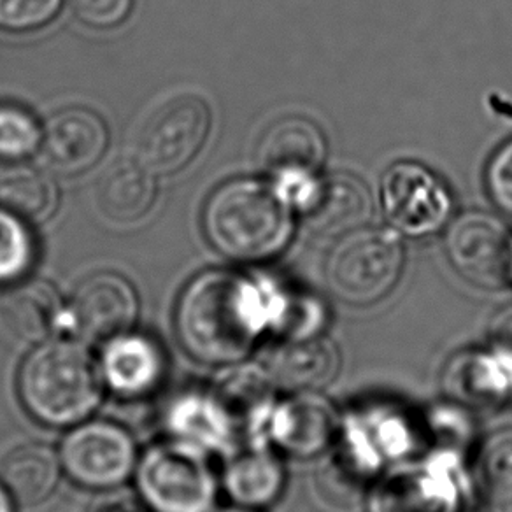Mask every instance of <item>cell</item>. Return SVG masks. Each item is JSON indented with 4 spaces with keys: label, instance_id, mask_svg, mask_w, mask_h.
Segmentation results:
<instances>
[{
    "label": "cell",
    "instance_id": "cell-1",
    "mask_svg": "<svg viewBox=\"0 0 512 512\" xmlns=\"http://www.w3.org/2000/svg\"><path fill=\"white\" fill-rule=\"evenodd\" d=\"M281 297L251 279L209 271L190 281L176 306V332L195 360L209 365L241 362L265 328L274 325Z\"/></svg>",
    "mask_w": 512,
    "mask_h": 512
},
{
    "label": "cell",
    "instance_id": "cell-2",
    "mask_svg": "<svg viewBox=\"0 0 512 512\" xmlns=\"http://www.w3.org/2000/svg\"><path fill=\"white\" fill-rule=\"evenodd\" d=\"M292 207L276 185L234 179L207 200L204 232L221 255L262 262L279 255L292 239Z\"/></svg>",
    "mask_w": 512,
    "mask_h": 512
},
{
    "label": "cell",
    "instance_id": "cell-3",
    "mask_svg": "<svg viewBox=\"0 0 512 512\" xmlns=\"http://www.w3.org/2000/svg\"><path fill=\"white\" fill-rule=\"evenodd\" d=\"M18 392L34 420L69 427L86 420L99 406L102 374L78 342L44 341L22 363Z\"/></svg>",
    "mask_w": 512,
    "mask_h": 512
},
{
    "label": "cell",
    "instance_id": "cell-4",
    "mask_svg": "<svg viewBox=\"0 0 512 512\" xmlns=\"http://www.w3.org/2000/svg\"><path fill=\"white\" fill-rule=\"evenodd\" d=\"M136 479L153 512H211L218 497L206 451L178 439L151 446L137 462Z\"/></svg>",
    "mask_w": 512,
    "mask_h": 512
},
{
    "label": "cell",
    "instance_id": "cell-5",
    "mask_svg": "<svg viewBox=\"0 0 512 512\" xmlns=\"http://www.w3.org/2000/svg\"><path fill=\"white\" fill-rule=\"evenodd\" d=\"M402 271L404 249L397 235L383 228H358L335 244L325 276L337 299L369 306L392 292Z\"/></svg>",
    "mask_w": 512,
    "mask_h": 512
},
{
    "label": "cell",
    "instance_id": "cell-6",
    "mask_svg": "<svg viewBox=\"0 0 512 512\" xmlns=\"http://www.w3.org/2000/svg\"><path fill=\"white\" fill-rule=\"evenodd\" d=\"M211 109L197 95H178L155 107L136 136V158L155 176L185 169L206 144Z\"/></svg>",
    "mask_w": 512,
    "mask_h": 512
},
{
    "label": "cell",
    "instance_id": "cell-7",
    "mask_svg": "<svg viewBox=\"0 0 512 512\" xmlns=\"http://www.w3.org/2000/svg\"><path fill=\"white\" fill-rule=\"evenodd\" d=\"M60 460L72 481L92 490H109L125 483L136 469V444L118 425L90 421L65 437Z\"/></svg>",
    "mask_w": 512,
    "mask_h": 512
},
{
    "label": "cell",
    "instance_id": "cell-8",
    "mask_svg": "<svg viewBox=\"0 0 512 512\" xmlns=\"http://www.w3.org/2000/svg\"><path fill=\"white\" fill-rule=\"evenodd\" d=\"M381 202L393 227L409 237H425L441 230L453 209L446 185L416 162H400L384 172Z\"/></svg>",
    "mask_w": 512,
    "mask_h": 512
},
{
    "label": "cell",
    "instance_id": "cell-9",
    "mask_svg": "<svg viewBox=\"0 0 512 512\" xmlns=\"http://www.w3.org/2000/svg\"><path fill=\"white\" fill-rule=\"evenodd\" d=\"M446 253L456 272L479 288H502L512 281V235L486 213H465L446 234Z\"/></svg>",
    "mask_w": 512,
    "mask_h": 512
},
{
    "label": "cell",
    "instance_id": "cell-10",
    "mask_svg": "<svg viewBox=\"0 0 512 512\" xmlns=\"http://www.w3.org/2000/svg\"><path fill=\"white\" fill-rule=\"evenodd\" d=\"M258 164L292 204L327 158V141L313 121L288 116L265 132L258 146Z\"/></svg>",
    "mask_w": 512,
    "mask_h": 512
},
{
    "label": "cell",
    "instance_id": "cell-11",
    "mask_svg": "<svg viewBox=\"0 0 512 512\" xmlns=\"http://www.w3.org/2000/svg\"><path fill=\"white\" fill-rule=\"evenodd\" d=\"M232 442L258 444L274 411V381L264 367L235 365L216 376L207 390Z\"/></svg>",
    "mask_w": 512,
    "mask_h": 512
},
{
    "label": "cell",
    "instance_id": "cell-12",
    "mask_svg": "<svg viewBox=\"0 0 512 512\" xmlns=\"http://www.w3.org/2000/svg\"><path fill=\"white\" fill-rule=\"evenodd\" d=\"M67 318L86 341H109L130 332L137 318L136 290L113 272L86 278L72 295Z\"/></svg>",
    "mask_w": 512,
    "mask_h": 512
},
{
    "label": "cell",
    "instance_id": "cell-13",
    "mask_svg": "<svg viewBox=\"0 0 512 512\" xmlns=\"http://www.w3.org/2000/svg\"><path fill=\"white\" fill-rule=\"evenodd\" d=\"M293 206L306 227L321 237H342L362 228L372 213L367 186L349 174L313 178Z\"/></svg>",
    "mask_w": 512,
    "mask_h": 512
},
{
    "label": "cell",
    "instance_id": "cell-14",
    "mask_svg": "<svg viewBox=\"0 0 512 512\" xmlns=\"http://www.w3.org/2000/svg\"><path fill=\"white\" fill-rule=\"evenodd\" d=\"M109 132L99 114L72 107L55 114L43 130L41 155L51 171L78 176L92 169L106 153Z\"/></svg>",
    "mask_w": 512,
    "mask_h": 512
},
{
    "label": "cell",
    "instance_id": "cell-15",
    "mask_svg": "<svg viewBox=\"0 0 512 512\" xmlns=\"http://www.w3.org/2000/svg\"><path fill=\"white\" fill-rule=\"evenodd\" d=\"M100 374L111 392L125 399L150 395L162 383L165 355L157 341L143 334L116 335L106 342Z\"/></svg>",
    "mask_w": 512,
    "mask_h": 512
},
{
    "label": "cell",
    "instance_id": "cell-16",
    "mask_svg": "<svg viewBox=\"0 0 512 512\" xmlns=\"http://www.w3.org/2000/svg\"><path fill=\"white\" fill-rule=\"evenodd\" d=\"M269 432L279 448L300 458L320 455L334 442L337 416L330 402L299 392L272 411Z\"/></svg>",
    "mask_w": 512,
    "mask_h": 512
},
{
    "label": "cell",
    "instance_id": "cell-17",
    "mask_svg": "<svg viewBox=\"0 0 512 512\" xmlns=\"http://www.w3.org/2000/svg\"><path fill=\"white\" fill-rule=\"evenodd\" d=\"M265 370L274 384L295 392H313L334 379L339 353L323 335L286 339L269 351Z\"/></svg>",
    "mask_w": 512,
    "mask_h": 512
},
{
    "label": "cell",
    "instance_id": "cell-18",
    "mask_svg": "<svg viewBox=\"0 0 512 512\" xmlns=\"http://www.w3.org/2000/svg\"><path fill=\"white\" fill-rule=\"evenodd\" d=\"M157 197L155 174L137 158H118L100 172L95 200L100 213L116 223H134L150 213Z\"/></svg>",
    "mask_w": 512,
    "mask_h": 512
},
{
    "label": "cell",
    "instance_id": "cell-19",
    "mask_svg": "<svg viewBox=\"0 0 512 512\" xmlns=\"http://www.w3.org/2000/svg\"><path fill=\"white\" fill-rule=\"evenodd\" d=\"M64 320L58 293L44 281L13 286L0 299V323L20 341H48Z\"/></svg>",
    "mask_w": 512,
    "mask_h": 512
},
{
    "label": "cell",
    "instance_id": "cell-20",
    "mask_svg": "<svg viewBox=\"0 0 512 512\" xmlns=\"http://www.w3.org/2000/svg\"><path fill=\"white\" fill-rule=\"evenodd\" d=\"M376 467L377 458L372 455L365 437L362 442L356 441L353 435L342 437L316 472L318 497L339 509L355 507L363 491L367 490L372 470Z\"/></svg>",
    "mask_w": 512,
    "mask_h": 512
},
{
    "label": "cell",
    "instance_id": "cell-21",
    "mask_svg": "<svg viewBox=\"0 0 512 512\" xmlns=\"http://www.w3.org/2000/svg\"><path fill=\"white\" fill-rule=\"evenodd\" d=\"M456 491L437 469L406 470L384 481L370 502L372 512H455Z\"/></svg>",
    "mask_w": 512,
    "mask_h": 512
},
{
    "label": "cell",
    "instance_id": "cell-22",
    "mask_svg": "<svg viewBox=\"0 0 512 512\" xmlns=\"http://www.w3.org/2000/svg\"><path fill=\"white\" fill-rule=\"evenodd\" d=\"M285 484V470L260 444L239 449L223 472V486L235 504L248 509L272 504Z\"/></svg>",
    "mask_w": 512,
    "mask_h": 512
},
{
    "label": "cell",
    "instance_id": "cell-23",
    "mask_svg": "<svg viewBox=\"0 0 512 512\" xmlns=\"http://www.w3.org/2000/svg\"><path fill=\"white\" fill-rule=\"evenodd\" d=\"M60 477L57 455L43 444L13 449L0 465V483L22 505H37L55 491Z\"/></svg>",
    "mask_w": 512,
    "mask_h": 512
},
{
    "label": "cell",
    "instance_id": "cell-24",
    "mask_svg": "<svg viewBox=\"0 0 512 512\" xmlns=\"http://www.w3.org/2000/svg\"><path fill=\"white\" fill-rule=\"evenodd\" d=\"M165 423L178 441L204 451L225 449L234 444L207 392L185 393L178 397L167 409Z\"/></svg>",
    "mask_w": 512,
    "mask_h": 512
},
{
    "label": "cell",
    "instance_id": "cell-25",
    "mask_svg": "<svg viewBox=\"0 0 512 512\" xmlns=\"http://www.w3.org/2000/svg\"><path fill=\"white\" fill-rule=\"evenodd\" d=\"M57 202V186L43 171L15 167L0 176V207L25 223L48 220Z\"/></svg>",
    "mask_w": 512,
    "mask_h": 512
},
{
    "label": "cell",
    "instance_id": "cell-26",
    "mask_svg": "<svg viewBox=\"0 0 512 512\" xmlns=\"http://www.w3.org/2000/svg\"><path fill=\"white\" fill-rule=\"evenodd\" d=\"M453 376V383L469 400H498L509 393L512 386V358L498 351L497 358L477 356L462 363Z\"/></svg>",
    "mask_w": 512,
    "mask_h": 512
},
{
    "label": "cell",
    "instance_id": "cell-27",
    "mask_svg": "<svg viewBox=\"0 0 512 512\" xmlns=\"http://www.w3.org/2000/svg\"><path fill=\"white\" fill-rule=\"evenodd\" d=\"M477 474L491 498L512 502V428L484 441L477 455Z\"/></svg>",
    "mask_w": 512,
    "mask_h": 512
},
{
    "label": "cell",
    "instance_id": "cell-28",
    "mask_svg": "<svg viewBox=\"0 0 512 512\" xmlns=\"http://www.w3.org/2000/svg\"><path fill=\"white\" fill-rule=\"evenodd\" d=\"M36 260V244L25 221L0 207V283L22 279Z\"/></svg>",
    "mask_w": 512,
    "mask_h": 512
},
{
    "label": "cell",
    "instance_id": "cell-29",
    "mask_svg": "<svg viewBox=\"0 0 512 512\" xmlns=\"http://www.w3.org/2000/svg\"><path fill=\"white\" fill-rule=\"evenodd\" d=\"M43 128L34 114L15 104H0V160L18 162L41 148Z\"/></svg>",
    "mask_w": 512,
    "mask_h": 512
},
{
    "label": "cell",
    "instance_id": "cell-30",
    "mask_svg": "<svg viewBox=\"0 0 512 512\" xmlns=\"http://www.w3.org/2000/svg\"><path fill=\"white\" fill-rule=\"evenodd\" d=\"M62 6L64 0H0V29L13 34L43 29Z\"/></svg>",
    "mask_w": 512,
    "mask_h": 512
},
{
    "label": "cell",
    "instance_id": "cell-31",
    "mask_svg": "<svg viewBox=\"0 0 512 512\" xmlns=\"http://www.w3.org/2000/svg\"><path fill=\"white\" fill-rule=\"evenodd\" d=\"M79 22L92 29H114L127 20L134 0H69Z\"/></svg>",
    "mask_w": 512,
    "mask_h": 512
},
{
    "label": "cell",
    "instance_id": "cell-32",
    "mask_svg": "<svg viewBox=\"0 0 512 512\" xmlns=\"http://www.w3.org/2000/svg\"><path fill=\"white\" fill-rule=\"evenodd\" d=\"M486 185L495 204L505 213L512 214V139L491 158Z\"/></svg>",
    "mask_w": 512,
    "mask_h": 512
},
{
    "label": "cell",
    "instance_id": "cell-33",
    "mask_svg": "<svg viewBox=\"0 0 512 512\" xmlns=\"http://www.w3.org/2000/svg\"><path fill=\"white\" fill-rule=\"evenodd\" d=\"M491 339L497 351L512 358V306L495 316L491 323Z\"/></svg>",
    "mask_w": 512,
    "mask_h": 512
},
{
    "label": "cell",
    "instance_id": "cell-34",
    "mask_svg": "<svg viewBox=\"0 0 512 512\" xmlns=\"http://www.w3.org/2000/svg\"><path fill=\"white\" fill-rule=\"evenodd\" d=\"M97 512H141L137 509L136 505L125 502V500H116V502H109L100 507Z\"/></svg>",
    "mask_w": 512,
    "mask_h": 512
},
{
    "label": "cell",
    "instance_id": "cell-35",
    "mask_svg": "<svg viewBox=\"0 0 512 512\" xmlns=\"http://www.w3.org/2000/svg\"><path fill=\"white\" fill-rule=\"evenodd\" d=\"M0 512H15L13 497L9 495V491L4 488L2 483H0Z\"/></svg>",
    "mask_w": 512,
    "mask_h": 512
},
{
    "label": "cell",
    "instance_id": "cell-36",
    "mask_svg": "<svg viewBox=\"0 0 512 512\" xmlns=\"http://www.w3.org/2000/svg\"><path fill=\"white\" fill-rule=\"evenodd\" d=\"M221 512H255L248 509V507H235V509H225V511Z\"/></svg>",
    "mask_w": 512,
    "mask_h": 512
}]
</instances>
